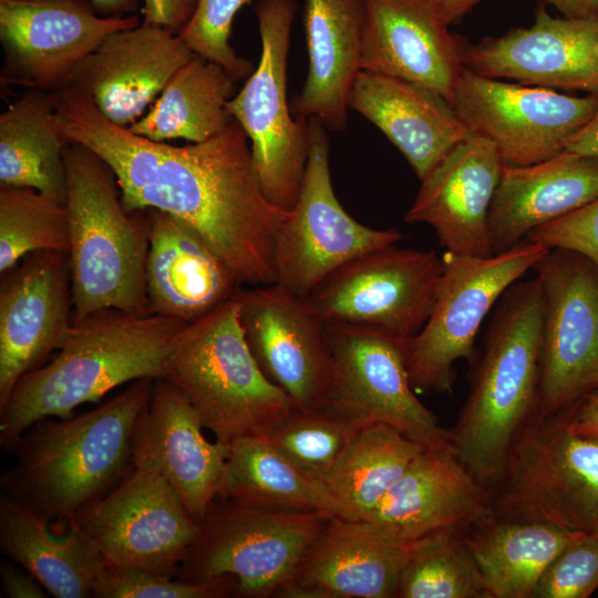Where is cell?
Wrapping results in <instances>:
<instances>
[{
	"label": "cell",
	"instance_id": "4fadbf2b",
	"mask_svg": "<svg viewBox=\"0 0 598 598\" xmlns=\"http://www.w3.org/2000/svg\"><path fill=\"white\" fill-rule=\"evenodd\" d=\"M544 299L538 417L598 390V264L549 249L534 267Z\"/></svg>",
	"mask_w": 598,
	"mask_h": 598
},
{
	"label": "cell",
	"instance_id": "8fae6325",
	"mask_svg": "<svg viewBox=\"0 0 598 598\" xmlns=\"http://www.w3.org/2000/svg\"><path fill=\"white\" fill-rule=\"evenodd\" d=\"M442 270L436 251L394 244L346 262L307 298L326 324L372 330L409 343L430 317Z\"/></svg>",
	"mask_w": 598,
	"mask_h": 598
},
{
	"label": "cell",
	"instance_id": "ee69618b",
	"mask_svg": "<svg viewBox=\"0 0 598 598\" xmlns=\"http://www.w3.org/2000/svg\"><path fill=\"white\" fill-rule=\"evenodd\" d=\"M196 2L197 0H143V22L178 34L193 17Z\"/></svg>",
	"mask_w": 598,
	"mask_h": 598
},
{
	"label": "cell",
	"instance_id": "7bdbcfd3",
	"mask_svg": "<svg viewBox=\"0 0 598 598\" xmlns=\"http://www.w3.org/2000/svg\"><path fill=\"white\" fill-rule=\"evenodd\" d=\"M527 240L579 252L598 264V198L530 231Z\"/></svg>",
	"mask_w": 598,
	"mask_h": 598
},
{
	"label": "cell",
	"instance_id": "44dd1931",
	"mask_svg": "<svg viewBox=\"0 0 598 598\" xmlns=\"http://www.w3.org/2000/svg\"><path fill=\"white\" fill-rule=\"evenodd\" d=\"M492 515L491 491L451 447L425 446L364 520L412 546L441 534L465 535Z\"/></svg>",
	"mask_w": 598,
	"mask_h": 598
},
{
	"label": "cell",
	"instance_id": "ab89813d",
	"mask_svg": "<svg viewBox=\"0 0 598 598\" xmlns=\"http://www.w3.org/2000/svg\"><path fill=\"white\" fill-rule=\"evenodd\" d=\"M95 598H225L237 597V582L221 576L203 582L181 581L146 569L107 563L95 587Z\"/></svg>",
	"mask_w": 598,
	"mask_h": 598
},
{
	"label": "cell",
	"instance_id": "603a6c76",
	"mask_svg": "<svg viewBox=\"0 0 598 598\" xmlns=\"http://www.w3.org/2000/svg\"><path fill=\"white\" fill-rule=\"evenodd\" d=\"M361 70L424 86L452 103L466 42L433 0H361Z\"/></svg>",
	"mask_w": 598,
	"mask_h": 598
},
{
	"label": "cell",
	"instance_id": "52a82bcc",
	"mask_svg": "<svg viewBox=\"0 0 598 598\" xmlns=\"http://www.w3.org/2000/svg\"><path fill=\"white\" fill-rule=\"evenodd\" d=\"M491 494L496 517L590 533L598 511V441L575 433L566 410L535 416Z\"/></svg>",
	"mask_w": 598,
	"mask_h": 598
},
{
	"label": "cell",
	"instance_id": "e0dca14e",
	"mask_svg": "<svg viewBox=\"0 0 598 598\" xmlns=\"http://www.w3.org/2000/svg\"><path fill=\"white\" fill-rule=\"evenodd\" d=\"M235 298L246 341L264 375L297 409L323 410L333 354L327 324L309 299L277 282L241 287Z\"/></svg>",
	"mask_w": 598,
	"mask_h": 598
},
{
	"label": "cell",
	"instance_id": "83f0119b",
	"mask_svg": "<svg viewBox=\"0 0 598 598\" xmlns=\"http://www.w3.org/2000/svg\"><path fill=\"white\" fill-rule=\"evenodd\" d=\"M598 198V156L568 151L527 166H504L488 215L493 254Z\"/></svg>",
	"mask_w": 598,
	"mask_h": 598
},
{
	"label": "cell",
	"instance_id": "9c48e42d",
	"mask_svg": "<svg viewBox=\"0 0 598 598\" xmlns=\"http://www.w3.org/2000/svg\"><path fill=\"white\" fill-rule=\"evenodd\" d=\"M331 517L318 512H269L217 497L176 579L203 582L230 576L237 582V597L277 596Z\"/></svg>",
	"mask_w": 598,
	"mask_h": 598
},
{
	"label": "cell",
	"instance_id": "f546056e",
	"mask_svg": "<svg viewBox=\"0 0 598 598\" xmlns=\"http://www.w3.org/2000/svg\"><path fill=\"white\" fill-rule=\"evenodd\" d=\"M362 22L361 0H306L308 71L292 102L293 116L317 118L332 131L346 128L350 92L361 71Z\"/></svg>",
	"mask_w": 598,
	"mask_h": 598
},
{
	"label": "cell",
	"instance_id": "f35d334b",
	"mask_svg": "<svg viewBox=\"0 0 598 598\" xmlns=\"http://www.w3.org/2000/svg\"><path fill=\"white\" fill-rule=\"evenodd\" d=\"M358 427L324 410L296 408L266 439L300 470L323 483Z\"/></svg>",
	"mask_w": 598,
	"mask_h": 598
},
{
	"label": "cell",
	"instance_id": "d6986e66",
	"mask_svg": "<svg viewBox=\"0 0 598 598\" xmlns=\"http://www.w3.org/2000/svg\"><path fill=\"white\" fill-rule=\"evenodd\" d=\"M72 326L66 252H32L1 274L0 406L21 377L60 348Z\"/></svg>",
	"mask_w": 598,
	"mask_h": 598
},
{
	"label": "cell",
	"instance_id": "74e56055",
	"mask_svg": "<svg viewBox=\"0 0 598 598\" xmlns=\"http://www.w3.org/2000/svg\"><path fill=\"white\" fill-rule=\"evenodd\" d=\"M37 251H69L64 203L35 189L0 186V272Z\"/></svg>",
	"mask_w": 598,
	"mask_h": 598
},
{
	"label": "cell",
	"instance_id": "4dcf8cb0",
	"mask_svg": "<svg viewBox=\"0 0 598 598\" xmlns=\"http://www.w3.org/2000/svg\"><path fill=\"white\" fill-rule=\"evenodd\" d=\"M62 538L49 522L7 495L0 497V549L31 573L55 598L94 597L96 580L109 563L72 520Z\"/></svg>",
	"mask_w": 598,
	"mask_h": 598
},
{
	"label": "cell",
	"instance_id": "816d5d0a",
	"mask_svg": "<svg viewBox=\"0 0 598 598\" xmlns=\"http://www.w3.org/2000/svg\"><path fill=\"white\" fill-rule=\"evenodd\" d=\"M592 534H595L596 536H598V511L596 513V516H595V519H594V523H592V527H591V532Z\"/></svg>",
	"mask_w": 598,
	"mask_h": 598
},
{
	"label": "cell",
	"instance_id": "484cf974",
	"mask_svg": "<svg viewBox=\"0 0 598 598\" xmlns=\"http://www.w3.org/2000/svg\"><path fill=\"white\" fill-rule=\"evenodd\" d=\"M411 547L389 539L367 520L333 516L276 597L394 598Z\"/></svg>",
	"mask_w": 598,
	"mask_h": 598
},
{
	"label": "cell",
	"instance_id": "f1b7e54d",
	"mask_svg": "<svg viewBox=\"0 0 598 598\" xmlns=\"http://www.w3.org/2000/svg\"><path fill=\"white\" fill-rule=\"evenodd\" d=\"M349 109L375 125L421 181L471 131L433 91L398 78L361 70Z\"/></svg>",
	"mask_w": 598,
	"mask_h": 598
},
{
	"label": "cell",
	"instance_id": "7402d4cb",
	"mask_svg": "<svg viewBox=\"0 0 598 598\" xmlns=\"http://www.w3.org/2000/svg\"><path fill=\"white\" fill-rule=\"evenodd\" d=\"M190 402L164 379H155L133 436V466L158 474L200 524L218 497L229 445L210 442Z\"/></svg>",
	"mask_w": 598,
	"mask_h": 598
},
{
	"label": "cell",
	"instance_id": "ac0fdd59",
	"mask_svg": "<svg viewBox=\"0 0 598 598\" xmlns=\"http://www.w3.org/2000/svg\"><path fill=\"white\" fill-rule=\"evenodd\" d=\"M140 24L82 0H0L1 84L56 92L107 35Z\"/></svg>",
	"mask_w": 598,
	"mask_h": 598
},
{
	"label": "cell",
	"instance_id": "d4e9b609",
	"mask_svg": "<svg viewBox=\"0 0 598 598\" xmlns=\"http://www.w3.org/2000/svg\"><path fill=\"white\" fill-rule=\"evenodd\" d=\"M503 167L494 143L471 132L421 179L404 220L431 226L446 251L494 255L488 215Z\"/></svg>",
	"mask_w": 598,
	"mask_h": 598
},
{
	"label": "cell",
	"instance_id": "681fc988",
	"mask_svg": "<svg viewBox=\"0 0 598 598\" xmlns=\"http://www.w3.org/2000/svg\"><path fill=\"white\" fill-rule=\"evenodd\" d=\"M101 16H131L140 8L138 0H89Z\"/></svg>",
	"mask_w": 598,
	"mask_h": 598
},
{
	"label": "cell",
	"instance_id": "cb8c5ba5",
	"mask_svg": "<svg viewBox=\"0 0 598 598\" xmlns=\"http://www.w3.org/2000/svg\"><path fill=\"white\" fill-rule=\"evenodd\" d=\"M194 56L178 34L143 22L107 35L64 87L84 93L107 120L127 128Z\"/></svg>",
	"mask_w": 598,
	"mask_h": 598
},
{
	"label": "cell",
	"instance_id": "b9f144b4",
	"mask_svg": "<svg viewBox=\"0 0 598 598\" xmlns=\"http://www.w3.org/2000/svg\"><path fill=\"white\" fill-rule=\"evenodd\" d=\"M598 589V536L579 533L539 578L533 598H588Z\"/></svg>",
	"mask_w": 598,
	"mask_h": 598
},
{
	"label": "cell",
	"instance_id": "ba28073f",
	"mask_svg": "<svg viewBox=\"0 0 598 598\" xmlns=\"http://www.w3.org/2000/svg\"><path fill=\"white\" fill-rule=\"evenodd\" d=\"M548 251L527 239L488 257L444 251L432 311L408 346L406 369L415 392L453 391L455 363L472 364L477 358L475 339L491 309Z\"/></svg>",
	"mask_w": 598,
	"mask_h": 598
},
{
	"label": "cell",
	"instance_id": "5b68a950",
	"mask_svg": "<svg viewBox=\"0 0 598 598\" xmlns=\"http://www.w3.org/2000/svg\"><path fill=\"white\" fill-rule=\"evenodd\" d=\"M63 156L73 323L104 309L148 313L145 212L125 208L114 172L93 151L68 143Z\"/></svg>",
	"mask_w": 598,
	"mask_h": 598
},
{
	"label": "cell",
	"instance_id": "7dc6e473",
	"mask_svg": "<svg viewBox=\"0 0 598 598\" xmlns=\"http://www.w3.org/2000/svg\"><path fill=\"white\" fill-rule=\"evenodd\" d=\"M565 151L598 156V105L590 120L569 140Z\"/></svg>",
	"mask_w": 598,
	"mask_h": 598
},
{
	"label": "cell",
	"instance_id": "d590c367",
	"mask_svg": "<svg viewBox=\"0 0 598 598\" xmlns=\"http://www.w3.org/2000/svg\"><path fill=\"white\" fill-rule=\"evenodd\" d=\"M425 446L394 427H358L323 484L341 517L364 520Z\"/></svg>",
	"mask_w": 598,
	"mask_h": 598
},
{
	"label": "cell",
	"instance_id": "f6af8a7d",
	"mask_svg": "<svg viewBox=\"0 0 598 598\" xmlns=\"http://www.w3.org/2000/svg\"><path fill=\"white\" fill-rule=\"evenodd\" d=\"M2 594L9 598H47L50 594L27 569L3 561L0 567Z\"/></svg>",
	"mask_w": 598,
	"mask_h": 598
},
{
	"label": "cell",
	"instance_id": "d6a6232c",
	"mask_svg": "<svg viewBox=\"0 0 598 598\" xmlns=\"http://www.w3.org/2000/svg\"><path fill=\"white\" fill-rule=\"evenodd\" d=\"M218 498L269 512H318L341 517L337 501L322 482L259 436L240 437L229 444Z\"/></svg>",
	"mask_w": 598,
	"mask_h": 598
},
{
	"label": "cell",
	"instance_id": "836d02e7",
	"mask_svg": "<svg viewBox=\"0 0 598 598\" xmlns=\"http://www.w3.org/2000/svg\"><path fill=\"white\" fill-rule=\"evenodd\" d=\"M55 92L29 90L0 115V186L66 200L64 147Z\"/></svg>",
	"mask_w": 598,
	"mask_h": 598
},
{
	"label": "cell",
	"instance_id": "4316f807",
	"mask_svg": "<svg viewBox=\"0 0 598 598\" xmlns=\"http://www.w3.org/2000/svg\"><path fill=\"white\" fill-rule=\"evenodd\" d=\"M144 212L148 313L192 323L237 295L236 274L192 228L164 212Z\"/></svg>",
	"mask_w": 598,
	"mask_h": 598
},
{
	"label": "cell",
	"instance_id": "60d3db41",
	"mask_svg": "<svg viewBox=\"0 0 598 598\" xmlns=\"http://www.w3.org/2000/svg\"><path fill=\"white\" fill-rule=\"evenodd\" d=\"M250 0H197L193 17L179 38L196 54L220 64L237 81L250 75L252 64L229 43L233 20Z\"/></svg>",
	"mask_w": 598,
	"mask_h": 598
},
{
	"label": "cell",
	"instance_id": "5bb4252c",
	"mask_svg": "<svg viewBox=\"0 0 598 598\" xmlns=\"http://www.w3.org/2000/svg\"><path fill=\"white\" fill-rule=\"evenodd\" d=\"M333 373L324 411L355 426L386 424L427 447L450 446V429L416 396L409 343L372 330L327 324Z\"/></svg>",
	"mask_w": 598,
	"mask_h": 598
},
{
	"label": "cell",
	"instance_id": "7a4b0ae2",
	"mask_svg": "<svg viewBox=\"0 0 598 598\" xmlns=\"http://www.w3.org/2000/svg\"><path fill=\"white\" fill-rule=\"evenodd\" d=\"M154 380H136L89 412L29 426L1 475L3 494L49 523L107 494L134 467V431Z\"/></svg>",
	"mask_w": 598,
	"mask_h": 598
},
{
	"label": "cell",
	"instance_id": "277c9868",
	"mask_svg": "<svg viewBox=\"0 0 598 598\" xmlns=\"http://www.w3.org/2000/svg\"><path fill=\"white\" fill-rule=\"evenodd\" d=\"M544 299L540 279L518 280L499 298L471 388L450 429V447L489 491L515 442L537 415Z\"/></svg>",
	"mask_w": 598,
	"mask_h": 598
},
{
	"label": "cell",
	"instance_id": "bcb514c9",
	"mask_svg": "<svg viewBox=\"0 0 598 598\" xmlns=\"http://www.w3.org/2000/svg\"><path fill=\"white\" fill-rule=\"evenodd\" d=\"M566 411L568 425L575 433L598 441V390L586 395Z\"/></svg>",
	"mask_w": 598,
	"mask_h": 598
},
{
	"label": "cell",
	"instance_id": "2e32d148",
	"mask_svg": "<svg viewBox=\"0 0 598 598\" xmlns=\"http://www.w3.org/2000/svg\"><path fill=\"white\" fill-rule=\"evenodd\" d=\"M109 563L176 578L200 524L158 474L133 467L107 494L69 519ZM68 520V522H69Z\"/></svg>",
	"mask_w": 598,
	"mask_h": 598
},
{
	"label": "cell",
	"instance_id": "e575fe53",
	"mask_svg": "<svg viewBox=\"0 0 598 598\" xmlns=\"http://www.w3.org/2000/svg\"><path fill=\"white\" fill-rule=\"evenodd\" d=\"M235 82L220 64L195 54L172 76L147 114L127 128L156 142L207 141L233 120L226 105Z\"/></svg>",
	"mask_w": 598,
	"mask_h": 598
},
{
	"label": "cell",
	"instance_id": "6da1fadb",
	"mask_svg": "<svg viewBox=\"0 0 598 598\" xmlns=\"http://www.w3.org/2000/svg\"><path fill=\"white\" fill-rule=\"evenodd\" d=\"M55 114L66 143L112 168L127 210L157 209L183 221L243 285L276 282L275 237L287 210L266 197L236 120L207 141L174 146L112 123L71 87L55 92Z\"/></svg>",
	"mask_w": 598,
	"mask_h": 598
},
{
	"label": "cell",
	"instance_id": "30bf717a",
	"mask_svg": "<svg viewBox=\"0 0 598 598\" xmlns=\"http://www.w3.org/2000/svg\"><path fill=\"white\" fill-rule=\"evenodd\" d=\"M261 53L243 89L226 105L248 136L266 197L291 209L299 196L309 148L308 120L287 99V62L296 0H257Z\"/></svg>",
	"mask_w": 598,
	"mask_h": 598
},
{
	"label": "cell",
	"instance_id": "9a60e30c",
	"mask_svg": "<svg viewBox=\"0 0 598 598\" xmlns=\"http://www.w3.org/2000/svg\"><path fill=\"white\" fill-rule=\"evenodd\" d=\"M451 105L471 132L494 143L504 166L516 167L564 152L594 115L598 94H565L483 76L464 68Z\"/></svg>",
	"mask_w": 598,
	"mask_h": 598
},
{
	"label": "cell",
	"instance_id": "1f68e13d",
	"mask_svg": "<svg viewBox=\"0 0 598 598\" xmlns=\"http://www.w3.org/2000/svg\"><path fill=\"white\" fill-rule=\"evenodd\" d=\"M577 534L543 522L492 515L464 537L489 598H533L546 568Z\"/></svg>",
	"mask_w": 598,
	"mask_h": 598
},
{
	"label": "cell",
	"instance_id": "f907efd6",
	"mask_svg": "<svg viewBox=\"0 0 598 598\" xmlns=\"http://www.w3.org/2000/svg\"><path fill=\"white\" fill-rule=\"evenodd\" d=\"M450 24L458 22L474 7L484 0H433Z\"/></svg>",
	"mask_w": 598,
	"mask_h": 598
},
{
	"label": "cell",
	"instance_id": "8d00e7d4",
	"mask_svg": "<svg viewBox=\"0 0 598 598\" xmlns=\"http://www.w3.org/2000/svg\"><path fill=\"white\" fill-rule=\"evenodd\" d=\"M394 598H489L462 534H441L412 545Z\"/></svg>",
	"mask_w": 598,
	"mask_h": 598
},
{
	"label": "cell",
	"instance_id": "3957f363",
	"mask_svg": "<svg viewBox=\"0 0 598 598\" xmlns=\"http://www.w3.org/2000/svg\"><path fill=\"white\" fill-rule=\"evenodd\" d=\"M187 323L159 315L117 309L73 323L48 364L19 379L0 406V445L11 451L37 421L66 419L84 403L141 379H159L166 357Z\"/></svg>",
	"mask_w": 598,
	"mask_h": 598
},
{
	"label": "cell",
	"instance_id": "7c38bea8",
	"mask_svg": "<svg viewBox=\"0 0 598 598\" xmlns=\"http://www.w3.org/2000/svg\"><path fill=\"white\" fill-rule=\"evenodd\" d=\"M308 137L299 196L275 237L276 282L302 297L351 259L403 238L393 228L362 225L344 210L332 186L326 126L309 118Z\"/></svg>",
	"mask_w": 598,
	"mask_h": 598
},
{
	"label": "cell",
	"instance_id": "ffe728a7",
	"mask_svg": "<svg viewBox=\"0 0 598 598\" xmlns=\"http://www.w3.org/2000/svg\"><path fill=\"white\" fill-rule=\"evenodd\" d=\"M463 61L492 79L598 94V16L556 18L540 3L532 27L466 43Z\"/></svg>",
	"mask_w": 598,
	"mask_h": 598
},
{
	"label": "cell",
	"instance_id": "8992f818",
	"mask_svg": "<svg viewBox=\"0 0 598 598\" xmlns=\"http://www.w3.org/2000/svg\"><path fill=\"white\" fill-rule=\"evenodd\" d=\"M161 379L190 402L216 441L228 445L246 436L268 437L296 409L258 367L235 297L181 329Z\"/></svg>",
	"mask_w": 598,
	"mask_h": 598
},
{
	"label": "cell",
	"instance_id": "c3c4849f",
	"mask_svg": "<svg viewBox=\"0 0 598 598\" xmlns=\"http://www.w3.org/2000/svg\"><path fill=\"white\" fill-rule=\"evenodd\" d=\"M553 6L564 17L581 18L598 16V0H543Z\"/></svg>",
	"mask_w": 598,
	"mask_h": 598
}]
</instances>
